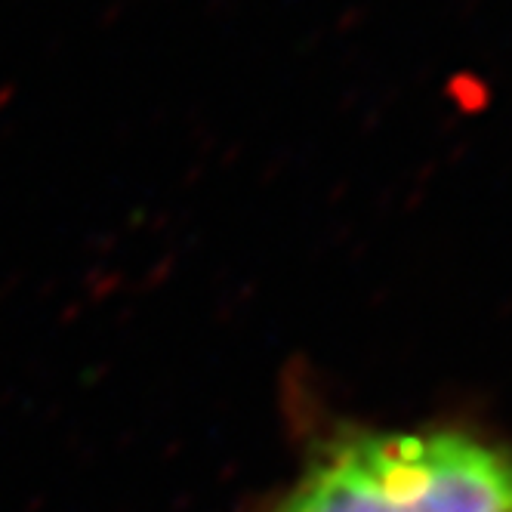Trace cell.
I'll return each instance as SVG.
<instances>
[{
	"label": "cell",
	"mask_w": 512,
	"mask_h": 512,
	"mask_svg": "<svg viewBox=\"0 0 512 512\" xmlns=\"http://www.w3.org/2000/svg\"><path fill=\"white\" fill-rule=\"evenodd\" d=\"M260 512H512V445L463 429L355 432Z\"/></svg>",
	"instance_id": "obj_1"
}]
</instances>
